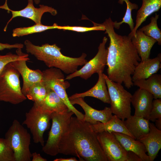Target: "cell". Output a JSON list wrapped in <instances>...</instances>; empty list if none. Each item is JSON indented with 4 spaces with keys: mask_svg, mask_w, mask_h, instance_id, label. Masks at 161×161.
<instances>
[{
    "mask_svg": "<svg viewBox=\"0 0 161 161\" xmlns=\"http://www.w3.org/2000/svg\"><path fill=\"white\" fill-rule=\"evenodd\" d=\"M111 18L102 24L110 42L106 65L107 77L111 81L122 84L129 89L133 85L131 75L141 58L129 36L118 35L115 31Z\"/></svg>",
    "mask_w": 161,
    "mask_h": 161,
    "instance_id": "obj_1",
    "label": "cell"
},
{
    "mask_svg": "<svg viewBox=\"0 0 161 161\" xmlns=\"http://www.w3.org/2000/svg\"><path fill=\"white\" fill-rule=\"evenodd\" d=\"M59 153L78 157L80 161H108L88 122L72 117L60 142Z\"/></svg>",
    "mask_w": 161,
    "mask_h": 161,
    "instance_id": "obj_2",
    "label": "cell"
},
{
    "mask_svg": "<svg viewBox=\"0 0 161 161\" xmlns=\"http://www.w3.org/2000/svg\"><path fill=\"white\" fill-rule=\"evenodd\" d=\"M24 44L27 53L43 62L49 68L59 69L67 74L76 71L79 66H83L87 62L86 54L83 53L78 58L66 56L61 53V49L55 44H46L39 46L27 40L24 41Z\"/></svg>",
    "mask_w": 161,
    "mask_h": 161,
    "instance_id": "obj_3",
    "label": "cell"
},
{
    "mask_svg": "<svg viewBox=\"0 0 161 161\" xmlns=\"http://www.w3.org/2000/svg\"><path fill=\"white\" fill-rule=\"evenodd\" d=\"M20 75L10 63L6 65L0 74V101L16 105L27 99L21 91Z\"/></svg>",
    "mask_w": 161,
    "mask_h": 161,
    "instance_id": "obj_4",
    "label": "cell"
},
{
    "mask_svg": "<svg viewBox=\"0 0 161 161\" xmlns=\"http://www.w3.org/2000/svg\"><path fill=\"white\" fill-rule=\"evenodd\" d=\"M5 137L13 151L16 161H31V137L18 120H14Z\"/></svg>",
    "mask_w": 161,
    "mask_h": 161,
    "instance_id": "obj_5",
    "label": "cell"
},
{
    "mask_svg": "<svg viewBox=\"0 0 161 161\" xmlns=\"http://www.w3.org/2000/svg\"><path fill=\"white\" fill-rule=\"evenodd\" d=\"M52 113L34 103L26 113L22 125H25L30 130L35 143H40L42 146L44 145V134L50 127Z\"/></svg>",
    "mask_w": 161,
    "mask_h": 161,
    "instance_id": "obj_6",
    "label": "cell"
},
{
    "mask_svg": "<svg viewBox=\"0 0 161 161\" xmlns=\"http://www.w3.org/2000/svg\"><path fill=\"white\" fill-rule=\"evenodd\" d=\"M105 78L112 113L123 121L131 115L132 95L124 88L122 84L111 81L105 74Z\"/></svg>",
    "mask_w": 161,
    "mask_h": 161,
    "instance_id": "obj_7",
    "label": "cell"
},
{
    "mask_svg": "<svg viewBox=\"0 0 161 161\" xmlns=\"http://www.w3.org/2000/svg\"><path fill=\"white\" fill-rule=\"evenodd\" d=\"M42 72L43 81L46 87L57 94L67 106L69 112H72L77 118L83 120L84 114L76 109L69 99L66 90L70 85L65 81L63 72L55 68H49Z\"/></svg>",
    "mask_w": 161,
    "mask_h": 161,
    "instance_id": "obj_8",
    "label": "cell"
},
{
    "mask_svg": "<svg viewBox=\"0 0 161 161\" xmlns=\"http://www.w3.org/2000/svg\"><path fill=\"white\" fill-rule=\"evenodd\" d=\"M72 111L64 113L52 112V125L48 139L43 146L42 151L46 154L55 156L59 154V144L64 132L69 124L72 115Z\"/></svg>",
    "mask_w": 161,
    "mask_h": 161,
    "instance_id": "obj_9",
    "label": "cell"
},
{
    "mask_svg": "<svg viewBox=\"0 0 161 161\" xmlns=\"http://www.w3.org/2000/svg\"><path fill=\"white\" fill-rule=\"evenodd\" d=\"M97 136L108 161H134V153L126 150L113 132L103 131Z\"/></svg>",
    "mask_w": 161,
    "mask_h": 161,
    "instance_id": "obj_10",
    "label": "cell"
},
{
    "mask_svg": "<svg viewBox=\"0 0 161 161\" xmlns=\"http://www.w3.org/2000/svg\"><path fill=\"white\" fill-rule=\"evenodd\" d=\"M108 38L104 37L98 47L97 53L95 57L88 61L80 69L66 76L65 80H71L74 78L80 77L86 80L95 73L103 72L106 65L108 49L106 47Z\"/></svg>",
    "mask_w": 161,
    "mask_h": 161,
    "instance_id": "obj_11",
    "label": "cell"
},
{
    "mask_svg": "<svg viewBox=\"0 0 161 161\" xmlns=\"http://www.w3.org/2000/svg\"><path fill=\"white\" fill-rule=\"evenodd\" d=\"M12 16L7 22L4 30L6 31L7 25L13 19L17 17H22L30 19L33 21L36 24H41V19L43 14L45 13H50L52 16H55L57 13L56 10L52 8L44 5H40L39 8L35 7L33 5V0H28L27 6L19 10H13L10 9Z\"/></svg>",
    "mask_w": 161,
    "mask_h": 161,
    "instance_id": "obj_12",
    "label": "cell"
},
{
    "mask_svg": "<svg viewBox=\"0 0 161 161\" xmlns=\"http://www.w3.org/2000/svg\"><path fill=\"white\" fill-rule=\"evenodd\" d=\"M70 101L72 105L78 104L82 108L85 112L83 120L91 125L96 124L98 122L106 123L113 116L110 107H106L103 109L100 110L96 109L88 104L83 98L78 97Z\"/></svg>",
    "mask_w": 161,
    "mask_h": 161,
    "instance_id": "obj_13",
    "label": "cell"
},
{
    "mask_svg": "<svg viewBox=\"0 0 161 161\" xmlns=\"http://www.w3.org/2000/svg\"><path fill=\"white\" fill-rule=\"evenodd\" d=\"M25 60L15 61L10 63L21 75L23 84L21 88L23 94L25 96L29 88L35 83L43 81V73L39 69L32 70L27 66Z\"/></svg>",
    "mask_w": 161,
    "mask_h": 161,
    "instance_id": "obj_14",
    "label": "cell"
},
{
    "mask_svg": "<svg viewBox=\"0 0 161 161\" xmlns=\"http://www.w3.org/2000/svg\"><path fill=\"white\" fill-rule=\"evenodd\" d=\"M154 97L148 91L139 88L132 95L131 103L135 109L134 116L148 119L151 110Z\"/></svg>",
    "mask_w": 161,
    "mask_h": 161,
    "instance_id": "obj_15",
    "label": "cell"
},
{
    "mask_svg": "<svg viewBox=\"0 0 161 161\" xmlns=\"http://www.w3.org/2000/svg\"><path fill=\"white\" fill-rule=\"evenodd\" d=\"M98 74V80L93 87L85 92L76 93L68 97L69 100L78 97L84 98L86 97H91L98 99L104 103L110 104V99L105 74L103 72H100Z\"/></svg>",
    "mask_w": 161,
    "mask_h": 161,
    "instance_id": "obj_16",
    "label": "cell"
},
{
    "mask_svg": "<svg viewBox=\"0 0 161 161\" xmlns=\"http://www.w3.org/2000/svg\"><path fill=\"white\" fill-rule=\"evenodd\" d=\"M149 131L139 140L145 146L150 161H153L161 148V130L149 122Z\"/></svg>",
    "mask_w": 161,
    "mask_h": 161,
    "instance_id": "obj_17",
    "label": "cell"
},
{
    "mask_svg": "<svg viewBox=\"0 0 161 161\" xmlns=\"http://www.w3.org/2000/svg\"><path fill=\"white\" fill-rule=\"evenodd\" d=\"M161 67V55L153 58L141 61L136 66L132 77V81L147 79L156 73Z\"/></svg>",
    "mask_w": 161,
    "mask_h": 161,
    "instance_id": "obj_18",
    "label": "cell"
},
{
    "mask_svg": "<svg viewBox=\"0 0 161 161\" xmlns=\"http://www.w3.org/2000/svg\"><path fill=\"white\" fill-rule=\"evenodd\" d=\"M124 149L127 151L132 152L137 154L142 161H150L143 144L127 134L112 132Z\"/></svg>",
    "mask_w": 161,
    "mask_h": 161,
    "instance_id": "obj_19",
    "label": "cell"
},
{
    "mask_svg": "<svg viewBox=\"0 0 161 161\" xmlns=\"http://www.w3.org/2000/svg\"><path fill=\"white\" fill-rule=\"evenodd\" d=\"M131 40L141 61L149 58L151 49L157 42L156 40L145 35L139 30H137L135 36L131 38Z\"/></svg>",
    "mask_w": 161,
    "mask_h": 161,
    "instance_id": "obj_20",
    "label": "cell"
},
{
    "mask_svg": "<svg viewBox=\"0 0 161 161\" xmlns=\"http://www.w3.org/2000/svg\"><path fill=\"white\" fill-rule=\"evenodd\" d=\"M123 120L124 124L135 139L140 140L149 131V121L143 117L131 115Z\"/></svg>",
    "mask_w": 161,
    "mask_h": 161,
    "instance_id": "obj_21",
    "label": "cell"
},
{
    "mask_svg": "<svg viewBox=\"0 0 161 161\" xmlns=\"http://www.w3.org/2000/svg\"><path fill=\"white\" fill-rule=\"evenodd\" d=\"M161 7V0H142V6L137 13L135 25L128 36L131 38L135 36L137 30L147 18L158 11Z\"/></svg>",
    "mask_w": 161,
    "mask_h": 161,
    "instance_id": "obj_22",
    "label": "cell"
},
{
    "mask_svg": "<svg viewBox=\"0 0 161 161\" xmlns=\"http://www.w3.org/2000/svg\"><path fill=\"white\" fill-rule=\"evenodd\" d=\"M91 126L96 134L103 131L118 132L127 134L135 139L126 127L123 121L115 114L106 123L98 122L96 124L91 125Z\"/></svg>",
    "mask_w": 161,
    "mask_h": 161,
    "instance_id": "obj_23",
    "label": "cell"
},
{
    "mask_svg": "<svg viewBox=\"0 0 161 161\" xmlns=\"http://www.w3.org/2000/svg\"><path fill=\"white\" fill-rule=\"evenodd\" d=\"M133 85L144 89L153 96L154 99L161 98V75L154 74L145 79L133 82Z\"/></svg>",
    "mask_w": 161,
    "mask_h": 161,
    "instance_id": "obj_24",
    "label": "cell"
},
{
    "mask_svg": "<svg viewBox=\"0 0 161 161\" xmlns=\"http://www.w3.org/2000/svg\"><path fill=\"white\" fill-rule=\"evenodd\" d=\"M40 106L52 112L64 113L69 111L67 107L61 98L50 89L42 104Z\"/></svg>",
    "mask_w": 161,
    "mask_h": 161,
    "instance_id": "obj_25",
    "label": "cell"
},
{
    "mask_svg": "<svg viewBox=\"0 0 161 161\" xmlns=\"http://www.w3.org/2000/svg\"><path fill=\"white\" fill-rule=\"evenodd\" d=\"M49 89L42 81L33 85L29 89L25 96L27 98L41 106L44 102Z\"/></svg>",
    "mask_w": 161,
    "mask_h": 161,
    "instance_id": "obj_26",
    "label": "cell"
},
{
    "mask_svg": "<svg viewBox=\"0 0 161 161\" xmlns=\"http://www.w3.org/2000/svg\"><path fill=\"white\" fill-rule=\"evenodd\" d=\"M58 25L54 23L52 26H46L42 24L35 25L27 27H20L13 29V37H21L34 33L40 32L48 30L57 28Z\"/></svg>",
    "mask_w": 161,
    "mask_h": 161,
    "instance_id": "obj_27",
    "label": "cell"
},
{
    "mask_svg": "<svg viewBox=\"0 0 161 161\" xmlns=\"http://www.w3.org/2000/svg\"><path fill=\"white\" fill-rule=\"evenodd\" d=\"M124 2H125L126 4V9L125 15L121 21L118 22L115 21L113 22L114 28L118 29L120 26L123 23H124L128 24L131 31H132L134 27V23L132 17V11L133 10H137L138 6L135 3H131L129 0L118 1V3L121 4H123Z\"/></svg>",
    "mask_w": 161,
    "mask_h": 161,
    "instance_id": "obj_28",
    "label": "cell"
},
{
    "mask_svg": "<svg viewBox=\"0 0 161 161\" xmlns=\"http://www.w3.org/2000/svg\"><path fill=\"white\" fill-rule=\"evenodd\" d=\"M159 15L155 14L154 17L150 18V22L148 25L143 27L139 29L145 35L151 37L156 40L158 45H161V31L159 28L157 21Z\"/></svg>",
    "mask_w": 161,
    "mask_h": 161,
    "instance_id": "obj_29",
    "label": "cell"
},
{
    "mask_svg": "<svg viewBox=\"0 0 161 161\" xmlns=\"http://www.w3.org/2000/svg\"><path fill=\"white\" fill-rule=\"evenodd\" d=\"M16 54L9 53L4 55H0V74L7 64L12 62L18 60H23L28 61L30 59L28 55L23 53L21 49H17Z\"/></svg>",
    "mask_w": 161,
    "mask_h": 161,
    "instance_id": "obj_30",
    "label": "cell"
},
{
    "mask_svg": "<svg viewBox=\"0 0 161 161\" xmlns=\"http://www.w3.org/2000/svg\"><path fill=\"white\" fill-rule=\"evenodd\" d=\"M0 161H16L13 151L5 138H0Z\"/></svg>",
    "mask_w": 161,
    "mask_h": 161,
    "instance_id": "obj_31",
    "label": "cell"
},
{
    "mask_svg": "<svg viewBox=\"0 0 161 161\" xmlns=\"http://www.w3.org/2000/svg\"><path fill=\"white\" fill-rule=\"evenodd\" d=\"M93 23L94 24V26L91 27L58 25L57 29L71 30L78 32H84L94 30H105V26L102 24H98L93 22Z\"/></svg>",
    "mask_w": 161,
    "mask_h": 161,
    "instance_id": "obj_32",
    "label": "cell"
},
{
    "mask_svg": "<svg viewBox=\"0 0 161 161\" xmlns=\"http://www.w3.org/2000/svg\"><path fill=\"white\" fill-rule=\"evenodd\" d=\"M161 118V99L153 100L152 106L148 120L154 122L156 119Z\"/></svg>",
    "mask_w": 161,
    "mask_h": 161,
    "instance_id": "obj_33",
    "label": "cell"
},
{
    "mask_svg": "<svg viewBox=\"0 0 161 161\" xmlns=\"http://www.w3.org/2000/svg\"><path fill=\"white\" fill-rule=\"evenodd\" d=\"M24 46V45L21 43H16L10 44L7 43L4 44L0 43V51H2L5 49H22Z\"/></svg>",
    "mask_w": 161,
    "mask_h": 161,
    "instance_id": "obj_34",
    "label": "cell"
},
{
    "mask_svg": "<svg viewBox=\"0 0 161 161\" xmlns=\"http://www.w3.org/2000/svg\"><path fill=\"white\" fill-rule=\"evenodd\" d=\"M32 161H47V160L42 157L40 154L36 152L32 153Z\"/></svg>",
    "mask_w": 161,
    "mask_h": 161,
    "instance_id": "obj_35",
    "label": "cell"
},
{
    "mask_svg": "<svg viewBox=\"0 0 161 161\" xmlns=\"http://www.w3.org/2000/svg\"><path fill=\"white\" fill-rule=\"evenodd\" d=\"M54 161H78L76 158L72 157L68 158H56L53 160Z\"/></svg>",
    "mask_w": 161,
    "mask_h": 161,
    "instance_id": "obj_36",
    "label": "cell"
},
{
    "mask_svg": "<svg viewBox=\"0 0 161 161\" xmlns=\"http://www.w3.org/2000/svg\"><path fill=\"white\" fill-rule=\"evenodd\" d=\"M155 126L159 130H161V118L156 119L155 122Z\"/></svg>",
    "mask_w": 161,
    "mask_h": 161,
    "instance_id": "obj_37",
    "label": "cell"
},
{
    "mask_svg": "<svg viewBox=\"0 0 161 161\" xmlns=\"http://www.w3.org/2000/svg\"><path fill=\"white\" fill-rule=\"evenodd\" d=\"M36 4H38L40 2V0H34Z\"/></svg>",
    "mask_w": 161,
    "mask_h": 161,
    "instance_id": "obj_38",
    "label": "cell"
}]
</instances>
